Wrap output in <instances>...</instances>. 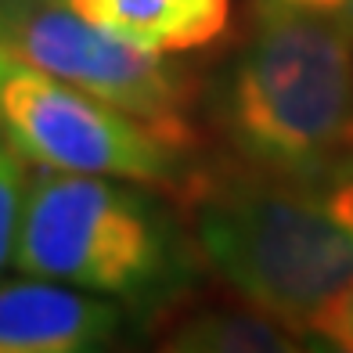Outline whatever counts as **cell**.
<instances>
[{
    "instance_id": "obj_1",
    "label": "cell",
    "mask_w": 353,
    "mask_h": 353,
    "mask_svg": "<svg viewBox=\"0 0 353 353\" xmlns=\"http://www.w3.org/2000/svg\"><path fill=\"white\" fill-rule=\"evenodd\" d=\"M188 188L202 260L296 335L353 281V159L303 176L234 163Z\"/></svg>"
},
{
    "instance_id": "obj_2",
    "label": "cell",
    "mask_w": 353,
    "mask_h": 353,
    "mask_svg": "<svg viewBox=\"0 0 353 353\" xmlns=\"http://www.w3.org/2000/svg\"><path fill=\"white\" fill-rule=\"evenodd\" d=\"M213 123L234 163L325 173L353 159V37L310 14L256 4L216 79Z\"/></svg>"
},
{
    "instance_id": "obj_3",
    "label": "cell",
    "mask_w": 353,
    "mask_h": 353,
    "mask_svg": "<svg viewBox=\"0 0 353 353\" xmlns=\"http://www.w3.org/2000/svg\"><path fill=\"white\" fill-rule=\"evenodd\" d=\"M14 267L126 310H159L191 278L184 238L170 210L134 181L43 170L22 199Z\"/></svg>"
},
{
    "instance_id": "obj_4",
    "label": "cell",
    "mask_w": 353,
    "mask_h": 353,
    "mask_svg": "<svg viewBox=\"0 0 353 353\" xmlns=\"http://www.w3.org/2000/svg\"><path fill=\"white\" fill-rule=\"evenodd\" d=\"M0 51L188 148V83L163 51L90 22L69 0L0 4Z\"/></svg>"
},
{
    "instance_id": "obj_5",
    "label": "cell",
    "mask_w": 353,
    "mask_h": 353,
    "mask_svg": "<svg viewBox=\"0 0 353 353\" xmlns=\"http://www.w3.org/2000/svg\"><path fill=\"white\" fill-rule=\"evenodd\" d=\"M0 116L8 144L43 170L119 176L152 188H181L195 173L181 144L14 58L0 76Z\"/></svg>"
},
{
    "instance_id": "obj_6",
    "label": "cell",
    "mask_w": 353,
    "mask_h": 353,
    "mask_svg": "<svg viewBox=\"0 0 353 353\" xmlns=\"http://www.w3.org/2000/svg\"><path fill=\"white\" fill-rule=\"evenodd\" d=\"M112 296L76 285L8 281L0 285V353H87L105 350L123 328Z\"/></svg>"
},
{
    "instance_id": "obj_7",
    "label": "cell",
    "mask_w": 353,
    "mask_h": 353,
    "mask_svg": "<svg viewBox=\"0 0 353 353\" xmlns=\"http://www.w3.org/2000/svg\"><path fill=\"white\" fill-rule=\"evenodd\" d=\"M112 33L152 51H195L216 40L228 26L231 0H69Z\"/></svg>"
},
{
    "instance_id": "obj_8",
    "label": "cell",
    "mask_w": 353,
    "mask_h": 353,
    "mask_svg": "<svg viewBox=\"0 0 353 353\" xmlns=\"http://www.w3.org/2000/svg\"><path fill=\"white\" fill-rule=\"evenodd\" d=\"M159 346L195 353H274L299 350L296 332L260 307H195L163 332Z\"/></svg>"
},
{
    "instance_id": "obj_9",
    "label": "cell",
    "mask_w": 353,
    "mask_h": 353,
    "mask_svg": "<svg viewBox=\"0 0 353 353\" xmlns=\"http://www.w3.org/2000/svg\"><path fill=\"white\" fill-rule=\"evenodd\" d=\"M26 159L0 144V270L14 260V242H19V220H22V199H26Z\"/></svg>"
},
{
    "instance_id": "obj_10",
    "label": "cell",
    "mask_w": 353,
    "mask_h": 353,
    "mask_svg": "<svg viewBox=\"0 0 353 353\" xmlns=\"http://www.w3.org/2000/svg\"><path fill=\"white\" fill-rule=\"evenodd\" d=\"M307 335H317V339L325 343L328 350L353 353V281L310 321Z\"/></svg>"
},
{
    "instance_id": "obj_11",
    "label": "cell",
    "mask_w": 353,
    "mask_h": 353,
    "mask_svg": "<svg viewBox=\"0 0 353 353\" xmlns=\"http://www.w3.org/2000/svg\"><path fill=\"white\" fill-rule=\"evenodd\" d=\"M256 4H274V8L310 14V19H321L353 37V0H256Z\"/></svg>"
},
{
    "instance_id": "obj_12",
    "label": "cell",
    "mask_w": 353,
    "mask_h": 353,
    "mask_svg": "<svg viewBox=\"0 0 353 353\" xmlns=\"http://www.w3.org/2000/svg\"><path fill=\"white\" fill-rule=\"evenodd\" d=\"M8 58H11V54H4V51H0V76H4V65H8ZM0 144H4V116H0Z\"/></svg>"
},
{
    "instance_id": "obj_13",
    "label": "cell",
    "mask_w": 353,
    "mask_h": 353,
    "mask_svg": "<svg viewBox=\"0 0 353 353\" xmlns=\"http://www.w3.org/2000/svg\"><path fill=\"white\" fill-rule=\"evenodd\" d=\"M0 4H8V0H0Z\"/></svg>"
}]
</instances>
